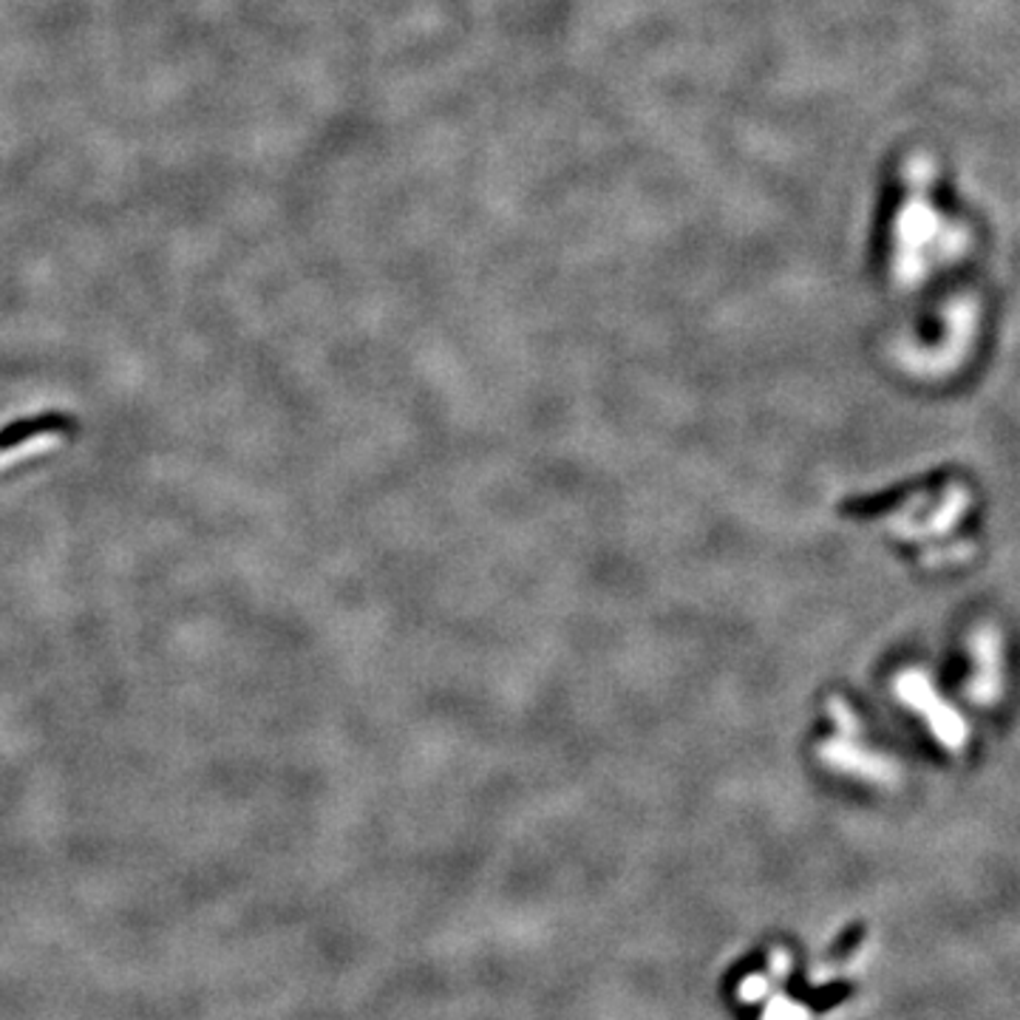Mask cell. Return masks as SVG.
I'll use <instances>...</instances> for the list:
<instances>
[{
	"label": "cell",
	"mask_w": 1020,
	"mask_h": 1020,
	"mask_svg": "<svg viewBox=\"0 0 1020 1020\" xmlns=\"http://www.w3.org/2000/svg\"><path fill=\"white\" fill-rule=\"evenodd\" d=\"M62 434L55 431V428H46V431H37L32 437H23V440H14L9 449L0 451V468H9V465H18L26 456H35L37 451H51L55 445H60Z\"/></svg>",
	"instance_id": "6da1fadb"
}]
</instances>
